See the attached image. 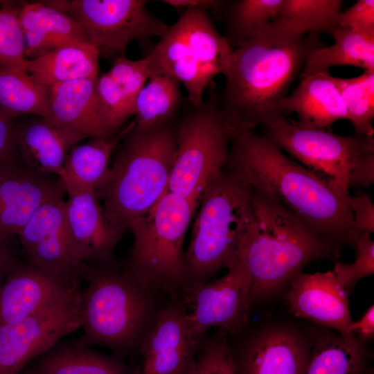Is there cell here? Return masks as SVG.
Here are the masks:
<instances>
[{"instance_id":"cell-1","label":"cell","mask_w":374,"mask_h":374,"mask_svg":"<svg viewBox=\"0 0 374 374\" xmlns=\"http://www.w3.org/2000/svg\"><path fill=\"white\" fill-rule=\"evenodd\" d=\"M226 168L250 188L278 200L326 238L339 245L350 244L353 230L349 201L264 135L255 130L237 132Z\"/></svg>"},{"instance_id":"cell-2","label":"cell","mask_w":374,"mask_h":374,"mask_svg":"<svg viewBox=\"0 0 374 374\" xmlns=\"http://www.w3.org/2000/svg\"><path fill=\"white\" fill-rule=\"evenodd\" d=\"M321 46L318 35L291 37L268 23L235 48L218 100L236 130H254L280 115V104L307 57Z\"/></svg>"},{"instance_id":"cell-3","label":"cell","mask_w":374,"mask_h":374,"mask_svg":"<svg viewBox=\"0 0 374 374\" xmlns=\"http://www.w3.org/2000/svg\"><path fill=\"white\" fill-rule=\"evenodd\" d=\"M80 279L87 285L80 289L83 332L76 341L105 347L124 359L139 353L143 338L170 301L162 305L166 294L143 285L114 260L82 262Z\"/></svg>"},{"instance_id":"cell-4","label":"cell","mask_w":374,"mask_h":374,"mask_svg":"<svg viewBox=\"0 0 374 374\" xmlns=\"http://www.w3.org/2000/svg\"><path fill=\"white\" fill-rule=\"evenodd\" d=\"M179 121L136 125L123 139L105 183L96 190L105 219L120 235L167 191L178 145Z\"/></svg>"},{"instance_id":"cell-5","label":"cell","mask_w":374,"mask_h":374,"mask_svg":"<svg viewBox=\"0 0 374 374\" xmlns=\"http://www.w3.org/2000/svg\"><path fill=\"white\" fill-rule=\"evenodd\" d=\"M184 251L181 300L240 258L256 223L249 186L225 168L205 188Z\"/></svg>"},{"instance_id":"cell-6","label":"cell","mask_w":374,"mask_h":374,"mask_svg":"<svg viewBox=\"0 0 374 374\" xmlns=\"http://www.w3.org/2000/svg\"><path fill=\"white\" fill-rule=\"evenodd\" d=\"M250 190L256 226L240 258L250 276L251 300L291 280L312 261L338 257L339 244L316 231L271 196Z\"/></svg>"},{"instance_id":"cell-7","label":"cell","mask_w":374,"mask_h":374,"mask_svg":"<svg viewBox=\"0 0 374 374\" xmlns=\"http://www.w3.org/2000/svg\"><path fill=\"white\" fill-rule=\"evenodd\" d=\"M199 199L166 191L129 226L132 245L125 269L143 285L181 301L184 242Z\"/></svg>"},{"instance_id":"cell-8","label":"cell","mask_w":374,"mask_h":374,"mask_svg":"<svg viewBox=\"0 0 374 374\" xmlns=\"http://www.w3.org/2000/svg\"><path fill=\"white\" fill-rule=\"evenodd\" d=\"M232 52L208 11L190 8L168 26L146 57L151 74L166 75L182 84L188 102L198 107L213 78L226 72Z\"/></svg>"},{"instance_id":"cell-9","label":"cell","mask_w":374,"mask_h":374,"mask_svg":"<svg viewBox=\"0 0 374 374\" xmlns=\"http://www.w3.org/2000/svg\"><path fill=\"white\" fill-rule=\"evenodd\" d=\"M198 107L179 121L178 145L167 191L199 199L206 186L226 167L238 132L220 109L214 87Z\"/></svg>"},{"instance_id":"cell-10","label":"cell","mask_w":374,"mask_h":374,"mask_svg":"<svg viewBox=\"0 0 374 374\" xmlns=\"http://www.w3.org/2000/svg\"><path fill=\"white\" fill-rule=\"evenodd\" d=\"M262 135L324 179L349 201V172L364 154L374 151V139L344 136L330 130L310 127L283 115L261 125Z\"/></svg>"},{"instance_id":"cell-11","label":"cell","mask_w":374,"mask_h":374,"mask_svg":"<svg viewBox=\"0 0 374 374\" xmlns=\"http://www.w3.org/2000/svg\"><path fill=\"white\" fill-rule=\"evenodd\" d=\"M142 0L47 1L85 32L99 56L113 60L122 56L134 39L161 37L168 25L152 15Z\"/></svg>"},{"instance_id":"cell-12","label":"cell","mask_w":374,"mask_h":374,"mask_svg":"<svg viewBox=\"0 0 374 374\" xmlns=\"http://www.w3.org/2000/svg\"><path fill=\"white\" fill-rule=\"evenodd\" d=\"M225 275L195 287L184 298L186 319L191 339L197 346L208 330L233 335L248 321L251 302V279L240 258L231 264Z\"/></svg>"},{"instance_id":"cell-13","label":"cell","mask_w":374,"mask_h":374,"mask_svg":"<svg viewBox=\"0 0 374 374\" xmlns=\"http://www.w3.org/2000/svg\"><path fill=\"white\" fill-rule=\"evenodd\" d=\"M80 289L20 321L0 326V374H19L31 361L82 326Z\"/></svg>"},{"instance_id":"cell-14","label":"cell","mask_w":374,"mask_h":374,"mask_svg":"<svg viewBox=\"0 0 374 374\" xmlns=\"http://www.w3.org/2000/svg\"><path fill=\"white\" fill-rule=\"evenodd\" d=\"M64 194L45 201L18 235L30 264L71 284L80 285L81 262L69 231Z\"/></svg>"},{"instance_id":"cell-15","label":"cell","mask_w":374,"mask_h":374,"mask_svg":"<svg viewBox=\"0 0 374 374\" xmlns=\"http://www.w3.org/2000/svg\"><path fill=\"white\" fill-rule=\"evenodd\" d=\"M65 193L59 177L33 170L21 159L0 164V241L18 235L45 201Z\"/></svg>"},{"instance_id":"cell-16","label":"cell","mask_w":374,"mask_h":374,"mask_svg":"<svg viewBox=\"0 0 374 374\" xmlns=\"http://www.w3.org/2000/svg\"><path fill=\"white\" fill-rule=\"evenodd\" d=\"M181 300L170 299L139 348L141 374H188L198 346L191 339Z\"/></svg>"},{"instance_id":"cell-17","label":"cell","mask_w":374,"mask_h":374,"mask_svg":"<svg viewBox=\"0 0 374 374\" xmlns=\"http://www.w3.org/2000/svg\"><path fill=\"white\" fill-rule=\"evenodd\" d=\"M80 289L32 265L15 260L0 286V326L20 321Z\"/></svg>"},{"instance_id":"cell-18","label":"cell","mask_w":374,"mask_h":374,"mask_svg":"<svg viewBox=\"0 0 374 374\" xmlns=\"http://www.w3.org/2000/svg\"><path fill=\"white\" fill-rule=\"evenodd\" d=\"M348 292L332 271L296 274L291 279L287 301L297 317L331 328L343 336L354 335Z\"/></svg>"},{"instance_id":"cell-19","label":"cell","mask_w":374,"mask_h":374,"mask_svg":"<svg viewBox=\"0 0 374 374\" xmlns=\"http://www.w3.org/2000/svg\"><path fill=\"white\" fill-rule=\"evenodd\" d=\"M66 223L79 260L87 264L113 260L112 252L121 235L108 224L96 191L68 193Z\"/></svg>"},{"instance_id":"cell-20","label":"cell","mask_w":374,"mask_h":374,"mask_svg":"<svg viewBox=\"0 0 374 374\" xmlns=\"http://www.w3.org/2000/svg\"><path fill=\"white\" fill-rule=\"evenodd\" d=\"M97 78L51 86L47 118L84 139L110 137L117 134L112 131L105 114L98 94Z\"/></svg>"},{"instance_id":"cell-21","label":"cell","mask_w":374,"mask_h":374,"mask_svg":"<svg viewBox=\"0 0 374 374\" xmlns=\"http://www.w3.org/2000/svg\"><path fill=\"white\" fill-rule=\"evenodd\" d=\"M295 113L301 124L330 130L332 124L347 120L339 90L330 71L303 69L296 89L287 94L279 108L280 115Z\"/></svg>"},{"instance_id":"cell-22","label":"cell","mask_w":374,"mask_h":374,"mask_svg":"<svg viewBox=\"0 0 374 374\" xmlns=\"http://www.w3.org/2000/svg\"><path fill=\"white\" fill-rule=\"evenodd\" d=\"M16 138L19 157L24 165L60 179L69 151L84 139L43 117L17 124Z\"/></svg>"},{"instance_id":"cell-23","label":"cell","mask_w":374,"mask_h":374,"mask_svg":"<svg viewBox=\"0 0 374 374\" xmlns=\"http://www.w3.org/2000/svg\"><path fill=\"white\" fill-rule=\"evenodd\" d=\"M309 355L296 335L276 330L253 339L239 358H233L235 374H304Z\"/></svg>"},{"instance_id":"cell-24","label":"cell","mask_w":374,"mask_h":374,"mask_svg":"<svg viewBox=\"0 0 374 374\" xmlns=\"http://www.w3.org/2000/svg\"><path fill=\"white\" fill-rule=\"evenodd\" d=\"M19 21L27 60L44 55L75 43H90L82 28L70 17L45 2L21 3Z\"/></svg>"},{"instance_id":"cell-25","label":"cell","mask_w":374,"mask_h":374,"mask_svg":"<svg viewBox=\"0 0 374 374\" xmlns=\"http://www.w3.org/2000/svg\"><path fill=\"white\" fill-rule=\"evenodd\" d=\"M59 343V342H58ZM57 344L25 368L32 374H141V366L75 341Z\"/></svg>"},{"instance_id":"cell-26","label":"cell","mask_w":374,"mask_h":374,"mask_svg":"<svg viewBox=\"0 0 374 374\" xmlns=\"http://www.w3.org/2000/svg\"><path fill=\"white\" fill-rule=\"evenodd\" d=\"M134 125V120L112 136L90 138L86 143L76 144L71 149L60 178L67 194L96 191L105 183L112 152Z\"/></svg>"},{"instance_id":"cell-27","label":"cell","mask_w":374,"mask_h":374,"mask_svg":"<svg viewBox=\"0 0 374 374\" xmlns=\"http://www.w3.org/2000/svg\"><path fill=\"white\" fill-rule=\"evenodd\" d=\"M99 54L90 43L60 46L35 60H28L26 71L46 86L98 77Z\"/></svg>"},{"instance_id":"cell-28","label":"cell","mask_w":374,"mask_h":374,"mask_svg":"<svg viewBox=\"0 0 374 374\" xmlns=\"http://www.w3.org/2000/svg\"><path fill=\"white\" fill-rule=\"evenodd\" d=\"M343 4L342 0H283L279 14L269 24L291 37L330 34L339 27Z\"/></svg>"},{"instance_id":"cell-29","label":"cell","mask_w":374,"mask_h":374,"mask_svg":"<svg viewBox=\"0 0 374 374\" xmlns=\"http://www.w3.org/2000/svg\"><path fill=\"white\" fill-rule=\"evenodd\" d=\"M330 35L333 44L312 51L304 69L330 71L335 66H354L374 71V34L338 27Z\"/></svg>"},{"instance_id":"cell-30","label":"cell","mask_w":374,"mask_h":374,"mask_svg":"<svg viewBox=\"0 0 374 374\" xmlns=\"http://www.w3.org/2000/svg\"><path fill=\"white\" fill-rule=\"evenodd\" d=\"M0 114L12 120L24 114L48 118L50 87L27 72L0 68Z\"/></svg>"},{"instance_id":"cell-31","label":"cell","mask_w":374,"mask_h":374,"mask_svg":"<svg viewBox=\"0 0 374 374\" xmlns=\"http://www.w3.org/2000/svg\"><path fill=\"white\" fill-rule=\"evenodd\" d=\"M181 104L177 81L166 75L151 74L134 103L136 125L148 127L175 120Z\"/></svg>"},{"instance_id":"cell-32","label":"cell","mask_w":374,"mask_h":374,"mask_svg":"<svg viewBox=\"0 0 374 374\" xmlns=\"http://www.w3.org/2000/svg\"><path fill=\"white\" fill-rule=\"evenodd\" d=\"M366 355L355 335L331 337L319 341L304 374H366Z\"/></svg>"},{"instance_id":"cell-33","label":"cell","mask_w":374,"mask_h":374,"mask_svg":"<svg viewBox=\"0 0 374 374\" xmlns=\"http://www.w3.org/2000/svg\"><path fill=\"white\" fill-rule=\"evenodd\" d=\"M283 0H238L225 1L222 11L225 21L224 37L237 48L280 12Z\"/></svg>"},{"instance_id":"cell-34","label":"cell","mask_w":374,"mask_h":374,"mask_svg":"<svg viewBox=\"0 0 374 374\" xmlns=\"http://www.w3.org/2000/svg\"><path fill=\"white\" fill-rule=\"evenodd\" d=\"M344 102L347 120L355 135L373 137L374 129V71H364L351 78L334 77Z\"/></svg>"},{"instance_id":"cell-35","label":"cell","mask_w":374,"mask_h":374,"mask_svg":"<svg viewBox=\"0 0 374 374\" xmlns=\"http://www.w3.org/2000/svg\"><path fill=\"white\" fill-rule=\"evenodd\" d=\"M21 6L6 1L0 8V68L27 72L28 60L19 21Z\"/></svg>"},{"instance_id":"cell-36","label":"cell","mask_w":374,"mask_h":374,"mask_svg":"<svg viewBox=\"0 0 374 374\" xmlns=\"http://www.w3.org/2000/svg\"><path fill=\"white\" fill-rule=\"evenodd\" d=\"M188 374H235V366L226 336L207 332L198 346Z\"/></svg>"},{"instance_id":"cell-37","label":"cell","mask_w":374,"mask_h":374,"mask_svg":"<svg viewBox=\"0 0 374 374\" xmlns=\"http://www.w3.org/2000/svg\"><path fill=\"white\" fill-rule=\"evenodd\" d=\"M350 244L357 251L355 260L352 263L337 262L332 269L348 293L359 280L374 273V242L371 234L353 231Z\"/></svg>"},{"instance_id":"cell-38","label":"cell","mask_w":374,"mask_h":374,"mask_svg":"<svg viewBox=\"0 0 374 374\" xmlns=\"http://www.w3.org/2000/svg\"><path fill=\"white\" fill-rule=\"evenodd\" d=\"M107 72L121 91L134 116L136 97L151 75L148 58L145 56L140 60H132L122 56L113 62L112 68Z\"/></svg>"},{"instance_id":"cell-39","label":"cell","mask_w":374,"mask_h":374,"mask_svg":"<svg viewBox=\"0 0 374 374\" xmlns=\"http://www.w3.org/2000/svg\"><path fill=\"white\" fill-rule=\"evenodd\" d=\"M339 27L374 34V1L358 0L341 12Z\"/></svg>"},{"instance_id":"cell-40","label":"cell","mask_w":374,"mask_h":374,"mask_svg":"<svg viewBox=\"0 0 374 374\" xmlns=\"http://www.w3.org/2000/svg\"><path fill=\"white\" fill-rule=\"evenodd\" d=\"M348 204L353 215V230L374 233V204L370 196L365 193L350 195Z\"/></svg>"},{"instance_id":"cell-41","label":"cell","mask_w":374,"mask_h":374,"mask_svg":"<svg viewBox=\"0 0 374 374\" xmlns=\"http://www.w3.org/2000/svg\"><path fill=\"white\" fill-rule=\"evenodd\" d=\"M374 183V151L362 154L349 172L348 187L368 188Z\"/></svg>"},{"instance_id":"cell-42","label":"cell","mask_w":374,"mask_h":374,"mask_svg":"<svg viewBox=\"0 0 374 374\" xmlns=\"http://www.w3.org/2000/svg\"><path fill=\"white\" fill-rule=\"evenodd\" d=\"M17 124L0 114V164L20 159L18 152Z\"/></svg>"},{"instance_id":"cell-43","label":"cell","mask_w":374,"mask_h":374,"mask_svg":"<svg viewBox=\"0 0 374 374\" xmlns=\"http://www.w3.org/2000/svg\"><path fill=\"white\" fill-rule=\"evenodd\" d=\"M162 2L177 8H202L208 11L216 12L222 10L224 1L216 0H163Z\"/></svg>"},{"instance_id":"cell-44","label":"cell","mask_w":374,"mask_h":374,"mask_svg":"<svg viewBox=\"0 0 374 374\" xmlns=\"http://www.w3.org/2000/svg\"><path fill=\"white\" fill-rule=\"evenodd\" d=\"M350 332L353 335L357 332L365 339L371 338L374 334V306H371L362 318L352 323Z\"/></svg>"},{"instance_id":"cell-45","label":"cell","mask_w":374,"mask_h":374,"mask_svg":"<svg viewBox=\"0 0 374 374\" xmlns=\"http://www.w3.org/2000/svg\"><path fill=\"white\" fill-rule=\"evenodd\" d=\"M15 260L5 242L0 241V286Z\"/></svg>"},{"instance_id":"cell-46","label":"cell","mask_w":374,"mask_h":374,"mask_svg":"<svg viewBox=\"0 0 374 374\" xmlns=\"http://www.w3.org/2000/svg\"><path fill=\"white\" fill-rule=\"evenodd\" d=\"M19 374H32L26 368H24Z\"/></svg>"},{"instance_id":"cell-47","label":"cell","mask_w":374,"mask_h":374,"mask_svg":"<svg viewBox=\"0 0 374 374\" xmlns=\"http://www.w3.org/2000/svg\"><path fill=\"white\" fill-rule=\"evenodd\" d=\"M3 1H0V4H1V3H3Z\"/></svg>"}]
</instances>
